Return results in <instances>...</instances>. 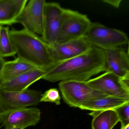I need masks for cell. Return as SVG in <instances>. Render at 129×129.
I'll return each instance as SVG.
<instances>
[{"label": "cell", "mask_w": 129, "mask_h": 129, "mask_svg": "<svg viewBox=\"0 0 129 129\" xmlns=\"http://www.w3.org/2000/svg\"><path fill=\"white\" fill-rule=\"evenodd\" d=\"M58 86L64 102L73 108H79L87 101L108 96L93 89L86 81H60Z\"/></svg>", "instance_id": "cell-5"}, {"label": "cell", "mask_w": 129, "mask_h": 129, "mask_svg": "<svg viewBox=\"0 0 129 129\" xmlns=\"http://www.w3.org/2000/svg\"><path fill=\"white\" fill-rule=\"evenodd\" d=\"M84 37L92 46L104 50L120 47L128 42V37L124 32L99 22L92 23Z\"/></svg>", "instance_id": "cell-3"}, {"label": "cell", "mask_w": 129, "mask_h": 129, "mask_svg": "<svg viewBox=\"0 0 129 129\" xmlns=\"http://www.w3.org/2000/svg\"><path fill=\"white\" fill-rule=\"evenodd\" d=\"M129 103V100L108 96L87 101L82 105L79 108L92 111L114 110Z\"/></svg>", "instance_id": "cell-15"}, {"label": "cell", "mask_w": 129, "mask_h": 129, "mask_svg": "<svg viewBox=\"0 0 129 129\" xmlns=\"http://www.w3.org/2000/svg\"><path fill=\"white\" fill-rule=\"evenodd\" d=\"M86 82L93 89L108 95L129 100V79H122L111 72L106 71Z\"/></svg>", "instance_id": "cell-6"}, {"label": "cell", "mask_w": 129, "mask_h": 129, "mask_svg": "<svg viewBox=\"0 0 129 129\" xmlns=\"http://www.w3.org/2000/svg\"><path fill=\"white\" fill-rule=\"evenodd\" d=\"M92 47L84 37L62 43H56L54 45H49L50 54L55 62L68 60L80 55Z\"/></svg>", "instance_id": "cell-10"}, {"label": "cell", "mask_w": 129, "mask_h": 129, "mask_svg": "<svg viewBox=\"0 0 129 129\" xmlns=\"http://www.w3.org/2000/svg\"><path fill=\"white\" fill-rule=\"evenodd\" d=\"M46 73L43 69H35L5 82L0 90L13 92L24 91L32 84L42 79Z\"/></svg>", "instance_id": "cell-13"}, {"label": "cell", "mask_w": 129, "mask_h": 129, "mask_svg": "<svg viewBox=\"0 0 129 129\" xmlns=\"http://www.w3.org/2000/svg\"><path fill=\"white\" fill-rule=\"evenodd\" d=\"M27 2V0H0V25L17 23Z\"/></svg>", "instance_id": "cell-14"}, {"label": "cell", "mask_w": 129, "mask_h": 129, "mask_svg": "<svg viewBox=\"0 0 129 129\" xmlns=\"http://www.w3.org/2000/svg\"><path fill=\"white\" fill-rule=\"evenodd\" d=\"M5 129H24L23 127H20L14 126H9L6 127Z\"/></svg>", "instance_id": "cell-23"}, {"label": "cell", "mask_w": 129, "mask_h": 129, "mask_svg": "<svg viewBox=\"0 0 129 129\" xmlns=\"http://www.w3.org/2000/svg\"><path fill=\"white\" fill-rule=\"evenodd\" d=\"M61 96L58 89L51 88L42 94L40 102L52 103L59 105L61 104Z\"/></svg>", "instance_id": "cell-19"}, {"label": "cell", "mask_w": 129, "mask_h": 129, "mask_svg": "<svg viewBox=\"0 0 129 129\" xmlns=\"http://www.w3.org/2000/svg\"><path fill=\"white\" fill-rule=\"evenodd\" d=\"M1 27H2V26L0 25V32H1Z\"/></svg>", "instance_id": "cell-26"}, {"label": "cell", "mask_w": 129, "mask_h": 129, "mask_svg": "<svg viewBox=\"0 0 129 129\" xmlns=\"http://www.w3.org/2000/svg\"><path fill=\"white\" fill-rule=\"evenodd\" d=\"M120 129H129V124L123 127H121Z\"/></svg>", "instance_id": "cell-25"}, {"label": "cell", "mask_w": 129, "mask_h": 129, "mask_svg": "<svg viewBox=\"0 0 129 129\" xmlns=\"http://www.w3.org/2000/svg\"><path fill=\"white\" fill-rule=\"evenodd\" d=\"M89 114L93 116L92 129H112L119 121L114 110L92 111Z\"/></svg>", "instance_id": "cell-17"}, {"label": "cell", "mask_w": 129, "mask_h": 129, "mask_svg": "<svg viewBox=\"0 0 129 129\" xmlns=\"http://www.w3.org/2000/svg\"><path fill=\"white\" fill-rule=\"evenodd\" d=\"M41 95V91L28 88L21 92L0 90V112L37 105Z\"/></svg>", "instance_id": "cell-7"}, {"label": "cell", "mask_w": 129, "mask_h": 129, "mask_svg": "<svg viewBox=\"0 0 129 129\" xmlns=\"http://www.w3.org/2000/svg\"><path fill=\"white\" fill-rule=\"evenodd\" d=\"M3 116V112H0V124L2 123Z\"/></svg>", "instance_id": "cell-24"}, {"label": "cell", "mask_w": 129, "mask_h": 129, "mask_svg": "<svg viewBox=\"0 0 129 129\" xmlns=\"http://www.w3.org/2000/svg\"><path fill=\"white\" fill-rule=\"evenodd\" d=\"M41 111L37 108H23L3 112L2 123L5 127H20L25 129L40 122Z\"/></svg>", "instance_id": "cell-11"}, {"label": "cell", "mask_w": 129, "mask_h": 129, "mask_svg": "<svg viewBox=\"0 0 129 129\" xmlns=\"http://www.w3.org/2000/svg\"><path fill=\"white\" fill-rule=\"evenodd\" d=\"M121 123V127L129 124V103L114 109Z\"/></svg>", "instance_id": "cell-20"}, {"label": "cell", "mask_w": 129, "mask_h": 129, "mask_svg": "<svg viewBox=\"0 0 129 129\" xmlns=\"http://www.w3.org/2000/svg\"><path fill=\"white\" fill-rule=\"evenodd\" d=\"M10 35L18 58L46 71L55 63L49 44L37 35L24 28L10 30Z\"/></svg>", "instance_id": "cell-2"}, {"label": "cell", "mask_w": 129, "mask_h": 129, "mask_svg": "<svg viewBox=\"0 0 129 129\" xmlns=\"http://www.w3.org/2000/svg\"><path fill=\"white\" fill-rule=\"evenodd\" d=\"M104 51L106 60V71L111 72L122 79H129L128 52L120 47Z\"/></svg>", "instance_id": "cell-12"}, {"label": "cell", "mask_w": 129, "mask_h": 129, "mask_svg": "<svg viewBox=\"0 0 129 129\" xmlns=\"http://www.w3.org/2000/svg\"><path fill=\"white\" fill-rule=\"evenodd\" d=\"M6 62L4 58L0 55V89L4 83L3 77V72L4 66Z\"/></svg>", "instance_id": "cell-21"}, {"label": "cell", "mask_w": 129, "mask_h": 129, "mask_svg": "<svg viewBox=\"0 0 129 129\" xmlns=\"http://www.w3.org/2000/svg\"><path fill=\"white\" fill-rule=\"evenodd\" d=\"M44 0H30L17 19L24 28L41 36L43 28Z\"/></svg>", "instance_id": "cell-9"}, {"label": "cell", "mask_w": 129, "mask_h": 129, "mask_svg": "<svg viewBox=\"0 0 129 129\" xmlns=\"http://www.w3.org/2000/svg\"><path fill=\"white\" fill-rule=\"evenodd\" d=\"M38 68L17 57L15 60L6 61L3 69L4 82L9 81L22 74Z\"/></svg>", "instance_id": "cell-16"}, {"label": "cell", "mask_w": 129, "mask_h": 129, "mask_svg": "<svg viewBox=\"0 0 129 129\" xmlns=\"http://www.w3.org/2000/svg\"><path fill=\"white\" fill-rule=\"evenodd\" d=\"M9 26H2L0 32V55L3 58L15 56L16 52L13 45Z\"/></svg>", "instance_id": "cell-18"}, {"label": "cell", "mask_w": 129, "mask_h": 129, "mask_svg": "<svg viewBox=\"0 0 129 129\" xmlns=\"http://www.w3.org/2000/svg\"><path fill=\"white\" fill-rule=\"evenodd\" d=\"M106 71L105 51L92 47L86 52L70 59L55 62L42 79L51 82L85 81Z\"/></svg>", "instance_id": "cell-1"}, {"label": "cell", "mask_w": 129, "mask_h": 129, "mask_svg": "<svg viewBox=\"0 0 129 129\" xmlns=\"http://www.w3.org/2000/svg\"><path fill=\"white\" fill-rule=\"evenodd\" d=\"M103 2L106 3L108 4L109 5L114 7L116 8H118L120 5L122 1L121 0H114V1H104Z\"/></svg>", "instance_id": "cell-22"}, {"label": "cell", "mask_w": 129, "mask_h": 129, "mask_svg": "<svg viewBox=\"0 0 129 129\" xmlns=\"http://www.w3.org/2000/svg\"><path fill=\"white\" fill-rule=\"evenodd\" d=\"M64 10L58 3L46 2L43 32L41 38L49 45L56 43Z\"/></svg>", "instance_id": "cell-8"}, {"label": "cell", "mask_w": 129, "mask_h": 129, "mask_svg": "<svg viewBox=\"0 0 129 129\" xmlns=\"http://www.w3.org/2000/svg\"><path fill=\"white\" fill-rule=\"evenodd\" d=\"M92 22L86 15L64 9L57 43H62L83 37Z\"/></svg>", "instance_id": "cell-4"}]
</instances>
